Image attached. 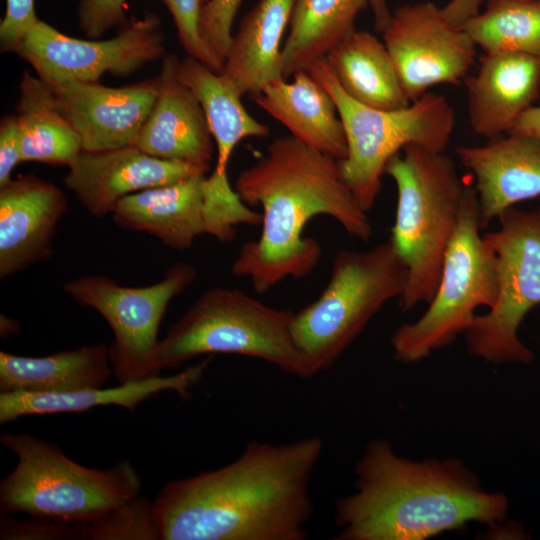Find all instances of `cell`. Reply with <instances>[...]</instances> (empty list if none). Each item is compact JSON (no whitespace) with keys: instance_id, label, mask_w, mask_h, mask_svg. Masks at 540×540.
<instances>
[{"instance_id":"obj_31","label":"cell","mask_w":540,"mask_h":540,"mask_svg":"<svg viewBox=\"0 0 540 540\" xmlns=\"http://www.w3.org/2000/svg\"><path fill=\"white\" fill-rule=\"evenodd\" d=\"M209 0H163L170 11L181 45L188 55L202 62L216 73L223 66L209 53L199 32L202 10Z\"/></svg>"},{"instance_id":"obj_35","label":"cell","mask_w":540,"mask_h":540,"mask_svg":"<svg viewBox=\"0 0 540 540\" xmlns=\"http://www.w3.org/2000/svg\"><path fill=\"white\" fill-rule=\"evenodd\" d=\"M35 0H6L5 16L0 23L2 52L15 53L27 33L38 23Z\"/></svg>"},{"instance_id":"obj_19","label":"cell","mask_w":540,"mask_h":540,"mask_svg":"<svg viewBox=\"0 0 540 540\" xmlns=\"http://www.w3.org/2000/svg\"><path fill=\"white\" fill-rule=\"evenodd\" d=\"M470 127L486 139L508 134L540 94V58L483 53L465 80Z\"/></svg>"},{"instance_id":"obj_10","label":"cell","mask_w":540,"mask_h":540,"mask_svg":"<svg viewBox=\"0 0 540 540\" xmlns=\"http://www.w3.org/2000/svg\"><path fill=\"white\" fill-rule=\"evenodd\" d=\"M499 228L483 235L496 255L498 295L464 333L470 355L493 364H528L534 354L518 337L525 316L540 304V206L511 207Z\"/></svg>"},{"instance_id":"obj_18","label":"cell","mask_w":540,"mask_h":540,"mask_svg":"<svg viewBox=\"0 0 540 540\" xmlns=\"http://www.w3.org/2000/svg\"><path fill=\"white\" fill-rule=\"evenodd\" d=\"M178 62L172 54L162 58L157 98L135 146L156 158L209 170L214 140L201 105L178 78Z\"/></svg>"},{"instance_id":"obj_30","label":"cell","mask_w":540,"mask_h":540,"mask_svg":"<svg viewBox=\"0 0 540 540\" xmlns=\"http://www.w3.org/2000/svg\"><path fill=\"white\" fill-rule=\"evenodd\" d=\"M84 539L160 540L153 501L138 495L103 517L84 524Z\"/></svg>"},{"instance_id":"obj_2","label":"cell","mask_w":540,"mask_h":540,"mask_svg":"<svg viewBox=\"0 0 540 540\" xmlns=\"http://www.w3.org/2000/svg\"><path fill=\"white\" fill-rule=\"evenodd\" d=\"M248 206L262 207V231L248 241L232 264L265 293L286 278H303L319 263V242L303 235L313 217L335 219L352 237L368 241L373 228L348 187L339 160L294 137L275 138L265 154L243 170L234 186Z\"/></svg>"},{"instance_id":"obj_16","label":"cell","mask_w":540,"mask_h":540,"mask_svg":"<svg viewBox=\"0 0 540 540\" xmlns=\"http://www.w3.org/2000/svg\"><path fill=\"white\" fill-rule=\"evenodd\" d=\"M68 202L56 185L22 175L0 186V277L48 259Z\"/></svg>"},{"instance_id":"obj_23","label":"cell","mask_w":540,"mask_h":540,"mask_svg":"<svg viewBox=\"0 0 540 540\" xmlns=\"http://www.w3.org/2000/svg\"><path fill=\"white\" fill-rule=\"evenodd\" d=\"M295 0H260L241 20L224 60L222 74L239 93L255 95L285 78L282 37Z\"/></svg>"},{"instance_id":"obj_11","label":"cell","mask_w":540,"mask_h":540,"mask_svg":"<svg viewBox=\"0 0 540 540\" xmlns=\"http://www.w3.org/2000/svg\"><path fill=\"white\" fill-rule=\"evenodd\" d=\"M197 269L176 262L157 283L142 287L118 284L110 277L85 275L70 280L65 291L80 305L91 307L110 325L108 346L113 374L120 384L159 375L158 330L170 301L195 280Z\"/></svg>"},{"instance_id":"obj_8","label":"cell","mask_w":540,"mask_h":540,"mask_svg":"<svg viewBox=\"0 0 540 540\" xmlns=\"http://www.w3.org/2000/svg\"><path fill=\"white\" fill-rule=\"evenodd\" d=\"M294 312L268 306L236 288L205 291L159 341V370L203 354H236L264 360L280 370L310 378L294 344Z\"/></svg>"},{"instance_id":"obj_17","label":"cell","mask_w":540,"mask_h":540,"mask_svg":"<svg viewBox=\"0 0 540 540\" xmlns=\"http://www.w3.org/2000/svg\"><path fill=\"white\" fill-rule=\"evenodd\" d=\"M456 154L472 174L481 229L519 202L540 197V138L508 133Z\"/></svg>"},{"instance_id":"obj_12","label":"cell","mask_w":540,"mask_h":540,"mask_svg":"<svg viewBox=\"0 0 540 540\" xmlns=\"http://www.w3.org/2000/svg\"><path fill=\"white\" fill-rule=\"evenodd\" d=\"M15 53L48 83L98 82L105 73L127 77L166 54L161 21L148 12L127 21L107 40L74 38L39 20Z\"/></svg>"},{"instance_id":"obj_4","label":"cell","mask_w":540,"mask_h":540,"mask_svg":"<svg viewBox=\"0 0 540 540\" xmlns=\"http://www.w3.org/2000/svg\"><path fill=\"white\" fill-rule=\"evenodd\" d=\"M385 174L395 182L397 205L389 243L407 269L399 307L429 303L456 231L466 186L444 154L408 145L393 156Z\"/></svg>"},{"instance_id":"obj_6","label":"cell","mask_w":540,"mask_h":540,"mask_svg":"<svg viewBox=\"0 0 540 540\" xmlns=\"http://www.w3.org/2000/svg\"><path fill=\"white\" fill-rule=\"evenodd\" d=\"M332 97L347 145L339 160L343 177L362 210L370 211L380 193L389 160L408 145L444 152L455 126V113L440 94L427 92L407 107L381 110L358 103L339 85L325 58L307 69Z\"/></svg>"},{"instance_id":"obj_21","label":"cell","mask_w":540,"mask_h":540,"mask_svg":"<svg viewBox=\"0 0 540 540\" xmlns=\"http://www.w3.org/2000/svg\"><path fill=\"white\" fill-rule=\"evenodd\" d=\"M205 176L130 194L115 206L114 220L123 228L150 233L169 248L188 249L197 236L207 234Z\"/></svg>"},{"instance_id":"obj_14","label":"cell","mask_w":540,"mask_h":540,"mask_svg":"<svg viewBox=\"0 0 540 540\" xmlns=\"http://www.w3.org/2000/svg\"><path fill=\"white\" fill-rule=\"evenodd\" d=\"M49 84L89 152L135 145L158 94L156 78L123 87L79 80Z\"/></svg>"},{"instance_id":"obj_33","label":"cell","mask_w":540,"mask_h":540,"mask_svg":"<svg viewBox=\"0 0 540 540\" xmlns=\"http://www.w3.org/2000/svg\"><path fill=\"white\" fill-rule=\"evenodd\" d=\"M0 538L3 540L84 539V524L42 518L21 521L4 518L1 520Z\"/></svg>"},{"instance_id":"obj_25","label":"cell","mask_w":540,"mask_h":540,"mask_svg":"<svg viewBox=\"0 0 540 540\" xmlns=\"http://www.w3.org/2000/svg\"><path fill=\"white\" fill-rule=\"evenodd\" d=\"M343 91L365 106L395 110L409 100L383 41L354 30L325 56Z\"/></svg>"},{"instance_id":"obj_29","label":"cell","mask_w":540,"mask_h":540,"mask_svg":"<svg viewBox=\"0 0 540 540\" xmlns=\"http://www.w3.org/2000/svg\"><path fill=\"white\" fill-rule=\"evenodd\" d=\"M483 53L540 58V0H488L462 27Z\"/></svg>"},{"instance_id":"obj_36","label":"cell","mask_w":540,"mask_h":540,"mask_svg":"<svg viewBox=\"0 0 540 540\" xmlns=\"http://www.w3.org/2000/svg\"><path fill=\"white\" fill-rule=\"evenodd\" d=\"M20 162L21 137L17 116L6 115L0 122V186L11 180V174Z\"/></svg>"},{"instance_id":"obj_22","label":"cell","mask_w":540,"mask_h":540,"mask_svg":"<svg viewBox=\"0 0 540 540\" xmlns=\"http://www.w3.org/2000/svg\"><path fill=\"white\" fill-rule=\"evenodd\" d=\"M210 362L211 357H207L174 375H156L113 388L64 393L0 392V424L24 416L81 412L105 405H118L132 412L141 402L163 391H174L187 399L191 388L203 377Z\"/></svg>"},{"instance_id":"obj_9","label":"cell","mask_w":540,"mask_h":540,"mask_svg":"<svg viewBox=\"0 0 540 540\" xmlns=\"http://www.w3.org/2000/svg\"><path fill=\"white\" fill-rule=\"evenodd\" d=\"M480 229L476 192L474 186H466L459 222L429 306L391 338L396 361L415 363L449 346L472 324L478 307L494 305L498 295L496 255Z\"/></svg>"},{"instance_id":"obj_13","label":"cell","mask_w":540,"mask_h":540,"mask_svg":"<svg viewBox=\"0 0 540 540\" xmlns=\"http://www.w3.org/2000/svg\"><path fill=\"white\" fill-rule=\"evenodd\" d=\"M381 33L411 102L433 86L459 85L475 62L472 39L433 2L396 8Z\"/></svg>"},{"instance_id":"obj_38","label":"cell","mask_w":540,"mask_h":540,"mask_svg":"<svg viewBox=\"0 0 540 540\" xmlns=\"http://www.w3.org/2000/svg\"><path fill=\"white\" fill-rule=\"evenodd\" d=\"M509 133L540 138V106H532L524 112Z\"/></svg>"},{"instance_id":"obj_32","label":"cell","mask_w":540,"mask_h":540,"mask_svg":"<svg viewBox=\"0 0 540 540\" xmlns=\"http://www.w3.org/2000/svg\"><path fill=\"white\" fill-rule=\"evenodd\" d=\"M243 0H209L199 23L201 39L209 53L223 66L232 39V26Z\"/></svg>"},{"instance_id":"obj_20","label":"cell","mask_w":540,"mask_h":540,"mask_svg":"<svg viewBox=\"0 0 540 540\" xmlns=\"http://www.w3.org/2000/svg\"><path fill=\"white\" fill-rule=\"evenodd\" d=\"M257 105L305 145L342 160L346 138L336 105L326 89L301 70L288 82L282 78L253 95Z\"/></svg>"},{"instance_id":"obj_5","label":"cell","mask_w":540,"mask_h":540,"mask_svg":"<svg viewBox=\"0 0 540 540\" xmlns=\"http://www.w3.org/2000/svg\"><path fill=\"white\" fill-rule=\"evenodd\" d=\"M1 443L16 455V467L0 483L2 514L86 524L139 495L142 481L126 460L95 469L71 460L54 443L30 434L6 433Z\"/></svg>"},{"instance_id":"obj_7","label":"cell","mask_w":540,"mask_h":540,"mask_svg":"<svg viewBox=\"0 0 540 540\" xmlns=\"http://www.w3.org/2000/svg\"><path fill=\"white\" fill-rule=\"evenodd\" d=\"M407 269L388 242L339 251L320 296L294 312L293 341L311 377L330 368L369 321L406 286Z\"/></svg>"},{"instance_id":"obj_1","label":"cell","mask_w":540,"mask_h":540,"mask_svg":"<svg viewBox=\"0 0 540 540\" xmlns=\"http://www.w3.org/2000/svg\"><path fill=\"white\" fill-rule=\"evenodd\" d=\"M323 441L250 440L231 463L171 480L153 501L160 540H304Z\"/></svg>"},{"instance_id":"obj_15","label":"cell","mask_w":540,"mask_h":540,"mask_svg":"<svg viewBox=\"0 0 540 540\" xmlns=\"http://www.w3.org/2000/svg\"><path fill=\"white\" fill-rule=\"evenodd\" d=\"M68 168L65 186L96 217L112 213L117 203L130 194L208 172L191 164L156 158L135 145L83 150Z\"/></svg>"},{"instance_id":"obj_3","label":"cell","mask_w":540,"mask_h":540,"mask_svg":"<svg viewBox=\"0 0 540 540\" xmlns=\"http://www.w3.org/2000/svg\"><path fill=\"white\" fill-rule=\"evenodd\" d=\"M355 492L335 502L336 540H425L470 522L493 525L508 511L459 460L421 462L370 441L356 468Z\"/></svg>"},{"instance_id":"obj_40","label":"cell","mask_w":540,"mask_h":540,"mask_svg":"<svg viewBox=\"0 0 540 540\" xmlns=\"http://www.w3.org/2000/svg\"><path fill=\"white\" fill-rule=\"evenodd\" d=\"M19 329L18 323L7 317L1 315V336L6 337L12 333H16Z\"/></svg>"},{"instance_id":"obj_27","label":"cell","mask_w":540,"mask_h":540,"mask_svg":"<svg viewBox=\"0 0 540 540\" xmlns=\"http://www.w3.org/2000/svg\"><path fill=\"white\" fill-rule=\"evenodd\" d=\"M177 75L205 114L217 151L213 171L228 174L229 160L236 145L245 138L268 136L269 127L248 113L242 104V95L222 73H216L188 56L179 60Z\"/></svg>"},{"instance_id":"obj_24","label":"cell","mask_w":540,"mask_h":540,"mask_svg":"<svg viewBox=\"0 0 540 540\" xmlns=\"http://www.w3.org/2000/svg\"><path fill=\"white\" fill-rule=\"evenodd\" d=\"M113 373L103 343L48 356L0 352V392L64 393L103 388Z\"/></svg>"},{"instance_id":"obj_39","label":"cell","mask_w":540,"mask_h":540,"mask_svg":"<svg viewBox=\"0 0 540 540\" xmlns=\"http://www.w3.org/2000/svg\"><path fill=\"white\" fill-rule=\"evenodd\" d=\"M369 7L372 10L375 29L381 32L391 16L387 0H369Z\"/></svg>"},{"instance_id":"obj_34","label":"cell","mask_w":540,"mask_h":540,"mask_svg":"<svg viewBox=\"0 0 540 540\" xmlns=\"http://www.w3.org/2000/svg\"><path fill=\"white\" fill-rule=\"evenodd\" d=\"M127 0H80L78 18L82 31L92 39L100 38L115 26L127 21L124 7Z\"/></svg>"},{"instance_id":"obj_28","label":"cell","mask_w":540,"mask_h":540,"mask_svg":"<svg viewBox=\"0 0 540 540\" xmlns=\"http://www.w3.org/2000/svg\"><path fill=\"white\" fill-rule=\"evenodd\" d=\"M369 0H295L282 47L284 77L307 70L355 30Z\"/></svg>"},{"instance_id":"obj_26","label":"cell","mask_w":540,"mask_h":540,"mask_svg":"<svg viewBox=\"0 0 540 540\" xmlns=\"http://www.w3.org/2000/svg\"><path fill=\"white\" fill-rule=\"evenodd\" d=\"M22 162L69 166L83 151L82 140L49 83L25 70L16 107Z\"/></svg>"},{"instance_id":"obj_37","label":"cell","mask_w":540,"mask_h":540,"mask_svg":"<svg viewBox=\"0 0 540 540\" xmlns=\"http://www.w3.org/2000/svg\"><path fill=\"white\" fill-rule=\"evenodd\" d=\"M483 0H450L442 12L447 20L456 27L462 25L472 16L479 12Z\"/></svg>"}]
</instances>
